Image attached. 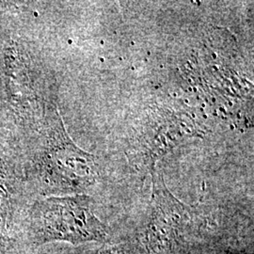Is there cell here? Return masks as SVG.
I'll return each instance as SVG.
<instances>
[{
    "label": "cell",
    "mask_w": 254,
    "mask_h": 254,
    "mask_svg": "<svg viewBox=\"0 0 254 254\" xmlns=\"http://www.w3.org/2000/svg\"><path fill=\"white\" fill-rule=\"evenodd\" d=\"M89 254H126L123 250V247L112 246V247H102L98 250H95Z\"/></svg>",
    "instance_id": "obj_6"
},
{
    "label": "cell",
    "mask_w": 254,
    "mask_h": 254,
    "mask_svg": "<svg viewBox=\"0 0 254 254\" xmlns=\"http://www.w3.org/2000/svg\"><path fill=\"white\" fill-rule=\"evenodd\" d=\"M2 7H3V5L0 3V11H1V8H2Z\"/></svg>",
    "instance_id": "obj_7"
},
{
    "label": "cell",
    "mask_w": 254,
    "mask_h": 254,
    "mask_svg": "<svg viewBox=\"0 0 254 254\" xmlns=\"http://www.w3.org/2000/svg\"><path fill=\"white\" fill-rule=\"evenodd\" d=\"M13 214V195L8 173L0 165V254H8Z\"/></svg>",
    "instance_id": "obj_5"
},
{
    "label": "cell",
    "mask_w": 254,
    "mask_h": 254,
    "mask_svg": "<svg viewBox=\"0 0 254 254\" xmlns=\"http://www.w3.org/2000/svg\"><path fill=\"white\" fill-rule=\"evenodd\" d=\"M28 236L36 246L67 242L73 246L109 240L107 226L95 216L86 195L50 197L34 203L28 218Z\"/></svg>",
    "instance_id": "obj_2"
},
{
    "label": "cell",
    "mask_w": 254,
    "mask_h": 254,
    "mask_svg": "<svg viewBox=\"0 0 254 254\" xmlns=\"http://www.w3.org/2000/svg\"><path fill=\"white\" fill-rule=\"evenodd\" d=\"M48 130L46 145L34 155L31 169L46 192L79 193L95 181L93 159L73 145L58 114Z\"/></svg>",
    "instance_id": "obj_3"
},
{
    "label": "cell",
    "mask_w": 254,
    "mask_h": 254,
    "mask_svg": "<svg viewBox=\"0 0 254 254\" xmlns=\"http://www.w3.org/2000/svg\"><path fill=\"white\" fill-rule=\"evenodd\" d=\"M45 82L22 39L0 36V107L21 127H34L47 114Z\"/></svg>",
    "instance_id": "obj_1"
},
{
    "label": "cell",
    "mask_w": 254,
    "mask_h": 254,
    "mask_svg": "<svg viewBox=\"0 0 254 254\" xmlns=\"http://www.w3.org/2000/svg\"><path fill=\"white\" fill-rule=\"evenodd\" d=\"M197 214L167 189L160 173H154L151 211L139 234L145 254H177L197 229Z\"/></svg>",
    "instance_id": "obj_4"
}]
</instances>
